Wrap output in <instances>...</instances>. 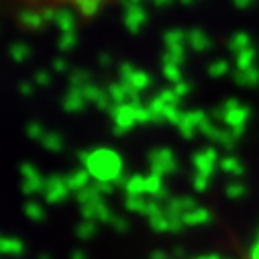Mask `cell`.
Segmentation results:
<instances>
[{"label":"cell","mask_w":259,"mask_h":259,"mask_svg":"<svg viewBox=\"0 0 259 259\" xmlns=\"http://www.w3.org/2000/svg\"><path fill=\"white\" fill-rule=\"evenodd\" d=\"M92 174L104 182H114L122 178V161L112 151H100L92 159Z\"/></svg>","instance_id":"1"},{"label":"cell","mask_w":259,"mask_h":259,"mask_svg":"<svg viewBox=\"0 0 259 259\" xmlns=\"http://www.w3.org/2000/svg\"><path fill=\"white\" fill-rule=\"evenodd\" d=\"M147 86H149V76L145 72L124 68V74L120 76V88L126 94H139V92L147 90Z\"/></svg>","instance_id":"2"},{"label":"cell","mask_w":259,"mask_h":259,"mask_svg":"<svg viewBox=\"0 0 259 259\" xmlns=\"http://www.w3.org/2000/svg\"><path fill=\"white\" fill-rule=\"evenodd\" d=\"M219 163H221V159L217 157V151H212V149L200 151V153H196V157H194V176L210 180V176L219 167Z\"/></svg>","instance_id":"3"},{"label":"cell","mask_w":259,"mask_h":259,"mask_svg":"<svg viewBox=\"0 0 259 259\" xmlns=\"http://www.w3.org/2000/svg\"><path fill=\"white\" fill-rule=\"evenodd\" d=\"M151 171L157 176H165L176 171V155L169 149H157L151 153Z\"/></svg>","instance_id":"4"},{"label":"cell","mask_w":259,"mask_h":259,"mask_svg":"<svg viewBox=\"0 0 259 259\" xmlns=\"http://www.w3.org/2000/svg\"><path fill=\"white\" fill-rule=\"evenodd\" d=\"M245 120H247V110L245 106H239L235 102L227 104L225 106V112H223V122L229 126V128H237V131H241V128L245 126Z\"/></svg>","instance_id":"5"},{"label":"cell","mask_w":259,"mask_h":259,"mask_svg":"<svg viewBox=\"0 0 259 259\" xmlns=\"http://www.w3.org/2000/svg\"><path fill=\"white\" fill-rule=\"evenodd\" d=\"M182 221H184L186 227H198V225H204V223L210 221V212L206 208H202V206H196V208H192L190 212H186L182 217Z\"/></svg>","instance_id":"6"},{"label":"cell","mask_w":259,"mask_h":259,"mask_svg":"<svg viewBox=\"0 0 259 259\" xmlns=\"http://www.w3.org/2000/svg\"><path fill=\"white\" fill-rule=\"evenodd\" d=\"M124 21H126V25H128V27H133V29H141V25L145 23V11H143L137 3H133L131 7L126 9V13H124Z\"/></svg>","instance_id":"7"},{"label":"cell","mask_w":259,"mask_h":259,"mask_svg":"<svg viewBox=\"0 0 259 259\" xmlns=\"http://www.w3.org/2000/svg\"><path fill=\"white\" fill-rule=\"evenodd\" d=\"M219 167L223 169V171H227V174H235V176H239L241 171H243V165H241V161L237 159V157H225V159H221V163H219Z\"/></svg>","instance_id":"8"},{"label":"cell","mask_w":259,"mask_h":259,"mask_svg":"<svg viewBox=\"0 0 259 259\" xmlns=\"http://www.w3.org/2000/svg\"><path fill=\"white\" fill-rule=\"evenodd\" d=\"M227 192H229V196H231V198H239V196H243V192H245V188H243L241 184H231Z\"/></svg>","instance_id":"9"},{"label":"cell","mask_w":259,"mask_h":259,"mask_svg":"<svg viewBox=\"0 0 259 259\" xmlns=\"http://www.w3.org/2000/svg\"><path fill=\"white\" fill-rule=\"evenodd\" d=\"M225 68H227V63L221 61L219 66H212V74H214V76H223V74H225Z\"/></svg>","instance_id":"10"},{"label":"cell","mask_w":259,"mask_h":259,"mask_svg":"<svg viewBox=\"0 0 259 259\" xmlns=\"http://www.w3.org/2000/svg\"><path fill=\"white\" fill-rule=\"evenodd\" d=\"M251 259H259V241L255 243V247H253V251H251Z\"/></svg>","instance_id":"11"},{"label":"cell","mask_w":259,"mask_h":259,"mask_svg":"<svg viewBox=\"0 0 259 259\" xmlns=\"http://www.w3.org/2000/svg\"><path fill=\"white\" fill-rule=\"evenodd\" d=\"M151 259H169V257H167L165 253H161V251H157V253H153V255H151Z\"/></svg>","instance_id":"12"},{"label":"cell","mask_w":259,"mask_h":259,"mask_svg":"<svg viewBox=\"0 0 259 259\" xmlns=\"http://www.w3.org/2000/svg\"><path fill=\"white\" fill-rule=\"evenodd\" d=\"M192 259H221L219 255H200V257H192Z\"/></svg>","instance_id":"13"},{"label":"cell","mask_w":259,"mask_h":259,"mask_svg":"<svg viewBox=\"0 0 259 259\" xmlns=\"http://www.w3.org/2000/svg\"><path fill=\"white\" fill-rule=\"evenodd\" d=\"M133 3H139V0H133Z\"/></svg>","instance_id":"14"}]
</instances>
